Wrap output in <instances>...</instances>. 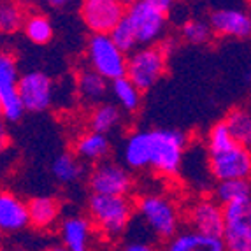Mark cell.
<instances>
[{
    "instance_id": "obj_10",
    "label": "cell",
    "mask_w": 251,
    "mask_h": 251,
    "mask_svg": "<svg viewBox=\"0 0 251 251\" xmlns=\"http://www.w3.org/2000/svg\"><path fill=\"white\" fill-rule=\"evenodd\" d=\"M18 93L28 113H44L54 102V84L46 72L30 71L20 75Z\"/></svg>"
},
{
    "instance_id": "obj_15",
    "label": "cell",
    "mask_w": 251,
    "mask_h": 251,
    "mask_svg": "<svg viewBox=\"0 0 251 251\" xmlns=\"http://www.w3.org/2000/svg\"><path fill=\"white\" fill-rule=\"evenodd\" d=\"M95 225L90 218L71 216L65 218L60 225V239L65 250L69 251H86L93 243Z\"/></svg>"
},
{
    "instance_id": "obj_3",
    "label": "cell",
    "mask_w": 251,
    "mask_h": 251,
    "mask_svg": "<svg viewBox=\"0 0 251 251\" xmlns=\"http://www.w3.org/2000/svg\"><path fill=\"white\" fill-rule=\"evenodd\" d=\"M169 44L162 41L160 44L139 46L126 58V77L137 84L141 92H148L158 83L165 74L169 58Z\"/></svg>"
},
{
    "instance_id": "obj_34",
    "label": "cell",
    "mask_w": 251,
    "mask_h": 251,
    "mask_svg": "<svg viewBox=\"0 0 251 251\" xmlns=\"http://www.w3.org/2000/svg\"><path fill=\"white\" fill-rule=\"evenodd\" d=\"M148 2L158 5V7H162L163 11H167V13L174 7V4H176V0H148Z\"/></svg>"
},
{
    "instance_id": "obj_7",
    "label": "cell",
    "mask_w": 251,
    "mask_h": 251,
    "mask_svg": "<svg viewBox=\"0 0 251 251\" xmlns=\"http://www.w3.org/2000/svg\"><path fill=\"white\" fill-rule=\"evenodd\" d=\"M211 176L216 181L223 179H250L251 177V150L241 143L230 148L209 153L207 158Z\"/></svg>"
},
{
    "instance_id": "obj_22",
    "label": "cell",
    "mask_w": 251,
    "mask_h": 251,
    "mask_svg": "<svg viewBox=\"0 0 251 251\" xmlns=\"http://www.w3.org/2000/svg\"><path fill=\"white\" fill-rule=\"evenodd\" d=\"M111 92L116 104L125 111V113H135L139 111L141 104H143V92L137 88V84L134 81L123 75L118 79L111 81Z\"/></svg>"
},
{
    "instance_id": "obj_16",
    "label": "cell",
    "mask_w": 251,
    "mask_h": 251,
    "mask_svg": "<svg viewBox=\"0 0 251 251\" xmlns=\"http://www.w3.org/2000/svg\"><path fill=\"white\" fill-rule=\"evenodd\" d=\"M109 83L104 75L93 71L92 67H84L75 74V93L79 97L81 104L86 107H95L97 104L105 100L109 92Z\"/></svg>"
},
{
    "instance_id": "obj_25",
    "label": "cell",
    "mask_w": 251,
    "mask_h": 251,
    "mask_svg": "<svg viewBox=\"0 0 251 251\" xmlns=\"http://www.w3.org/2000/svg\"><path fill=\"white\" fill-rule=\"evenodd\" d=\"M26 9L20 0H0V35H11L21 30Z\"/></svg>"
},
{
    "instance_id": "obj_14",
    "label": "cell",
    "mask_w": 251,
    "mask_h": 251,
    "mask_svg": "<svg viewBox=\"0 0 251 251\" xmlns=\"http://www.w3.org/2000/svg\"><path fill=\"white\" fill-rule=\"evenodd\" d=\"M30 226L28 204L11 192H0V232L20 234Z\"/></svg>"
},
{
    "instance_id": "obj_11",
    "label": "cell",
    "mask_w": 251,
    "mask_h": 251,
    "mask_svg": "<svg viewBox=\"0 0 251 251\" xmlns=\"http://www.w3.org/2000/svg\"><path fill=\"white\" fill-rule=\"evenodd\" d=\"M126 5L122 0H81L79 14L92 34H109L125 16Z\"/></svg>"
},
{
    "instance_id": "obj_18",
    "label": "cell",
    "mask_w": 251,
    "mask_h": 251,
    "mask_svg": "<svg viewBox=\"0 0 251 251\" xmlns=\"http://www.w3.org/2000/svg\"><path fill=\"white\" fill-rule=\"evenodd\" d=\"M167 250L171 251H223L225 243L218 235H207L199 230L177 232L167 241Z\"/></svg>"
},
{
    "instance_id": "obj_28",
    "label": "cell",
    "mask_w": 251,
    "mask_h": 251,
    "mask_svg": "<svg viewBox=\"0 0 251 251\" xmlns=\"http://www.w3.org/2000/svg\"><path fill=\"white\" fill-rule=\"evenodd\" d=\"M214 32L211 28L209 21L204 20H188L181 26V37L188 44H195V46H202L207 44L213 39Z\"/></svg>"
},
{
    "instance_id": "obj_4",
    "label": "cell",
    "mask_w": 251,
    "mask_h": 251,
    "mask_svg": "<svg viewBox=\"0 0 251 251\" xmlns=\"http://www.w3.org/2000/svg\"><path fill=\"white\" fill-rule=\"evenodd\" d=\"M135 211L144 226H148L151 234L160 241L167 243L169 239L179 232V211L176 204L165 195H144L135 204Z\"/></svg>"
},
{
    "instance_id": "obj_9",
    "label": "cell",
    "mask_w": 251,
    "mask_h": 251,
    "mask_svg": "<svg viewBox=\"0 0 251 251\" xmlns=\"http://www.w3.org/2000/svg\"><path fill=\"white\" fill-rule=\"evenodd\" d=\"M88 186L92 193L130 195L134 190V179L123 165L105 158L95 163V167L92 169L88 176Z\"/></svg>"
},
{
    "instance_id": "obj_32",
    "label": "cell",
    "mask_w": 251,
    "mask_h": 251,
    "mask_svg": "<svg viewBox=\"0 0 251 251\" xmlns=\"http://www.w3.org/2000/svg\"><path fill=\"white\" fill-rule=\"evenodd\" d=\"M123 248H125L126 251H150V250H153L151 244L141 243V241H125Z\"/></svg>"
},
{
    "instance_id": "obj_31",
    "label": "cell",
    "mask_w": 251,
    "mask_h": 251,
    "mask_svg": "<svg viewBox=\"0 0 251 251\" xmlns=\"http://www.w3.org/2000/svg\"><path fill=\"white\" fill-rule=\"evenodd\" d=\"M51 9H58V11H65L74 5H79L81 0H44Z\"/></svg>"
},
{
    "instance_id": "obj_26",
    "label": "cell",
    "mask_w": 251,
    "mask_h": 251,
    "mask_svg": "<svg viewBox=\"0 0 251 251\" xmlns=\"http://www.w3.org/2000/svg\"><path fill=\"white\" fill-rule=\"evenodd\" d=\"M214 199L220 204L237 201H251V181L250 179H223L218 181L214 188Z\"/></svg>"
},
{
    "instance_id": "obj_24",
    "label": "cell",
    "mask_w": 251,
    "mask_h": 251,
    "mask_svg": "<svg viewBox=\"0 0 251 251\" xmlns=\"http://www.w3.org/2000/svg\"><path fill=\"white\" fill-rule=\"evenodd\" d=\"M23 34L25 37L28 39L30 42H34L37 46H46L50 44L51 39L54 35V28H53V23L51 20L46 16V14L39 13H26V18L23 21Z\"/></svg>"
},
{
    "instance_id": "obj_12",
    "label": "cell",
    "mask_w": 251,
    "mask_h": 251,
    "mask_svg": "<svg viewBox=\"0 0 251 251\" xmlns=\"http://www.w3.org/2000/svg\"><path fill=\"white\" fill-rule=\"evenodd\" d=\"M188 223L193 230L222 237L223 228H225L223 205L216 199H201L190 207Z\"/></svg>"
},
{
    "instance_id": "obj_6",
    "label": "cell",
    "mask_w": 251,
    "mask_h": 251,
    "mask_svg": "<svg viewBox=\"0 0 251 251\" xmlns=\"http://www.w3.org/2000/svg\"><path fill=\"white\" fill-rule=\"evenodd\" d=\"M125 18L134 28L139 46L158 44L160 39L165 35L167 11L148 0H135L134 4L126 5Z\"/></svg>"
},
{
    "instance_id": "obj_2",
    "label": "cell",
    "mask_w": 251,
    "mask_h": 251,
    "mask_svg": "<svg viewBox=\"0 0 251 251\" xmlns=\"http://www.w3.org/2000/svg\"><path fill=\"white\" fill-rule=\"evenodd\" d=\"M135 213L130 195L92 193L88 199V214L97 232L107 241H116L128 230Z\"/></svg>"
},
{
    "instance_id": "obj_29",
    "label": "cell",
    "mask_w": 251,
    "mask_h": 251,
    "mask_svg": "<svg viewBox=\"0 0 251 251\" xmlns=\"http://www.w3.org/2000/svg\"><path fill=\"white\" fill-rule=\"evenodd\" d=\"M109 35H111V39L116 42V46L122 51H125L126 54L132 53V51L139 48V42H137V37H135L134 28H132V25H130L128 20H126L125 16L118 21L116 26L109 32Z\"/></svg>"
},
{
    "instance_id": "obj_13",
    "label": "cell",
    "mask_w": 251,
    "mask_h": 251,
    "mask_svg": "<svg viewBox=\"0 0 251 251\" xmlns=\"http://www.w3.org/2000/svg\"><path fill=\"white\" fill-rule=\"evenodd\" d=\"M209 25L220 37H251V14L241 9H218L209 14Z\"/></svg>"
},
{
    "instance_id": "obj_33",
    "label": "cell",
    "mask_w": 251,
    "mask_h": 251,
    "mask_svg": "<svg viewBox=\"0 0 251 251\" xmlns=\"http://www.w3.org/2000/svg\"><path fill=\"white\" fill-rule=\"evenodd\" d=\"M7 146H9V132H7L5 123L2 122V118H0V155L7 150Z\"/></svg>"
},
{
    "instance_id": "obj_35",
    "label": "cell",
    "mask_w": 251,
    "mask_h": 251,
    "mask_svg": "<svg viewBox=\"0 0 251 251\" xmlns=\"http://www.w3.org/2000/svg\"><path fill=\"white\" fill-rule=\"evenodd\" d=\"M20 2H21L23 5H28V4H34L35 0H20Z\"/></svg>"
},
{
    "instance_id": "obj_23",
    "label": "cell",
    "mask_w": 251,
    "mask_h": 251,
    "mask_svg": "<svg viewBox=\"0 0 251 251\" xmlns=\"http://www.w3.org/2000/svg\"><path fill=\"white\" fill-rule=\"evenodd\" d=\"M222 239L225 243V250L251 251V222L248 218L225 222Z\"/></svg>"
},
{
    "instance_id": "obj_37",
    "label": "cell",
    "mask_w": 251,
    "mask_h": 251,
    "mask_svg": "<svg viewBox=\"0 0 251 251\" xmlns=\"http://www.w3.org/2000/svg\"><path fill=\"white\" fill-rule=\"evenodd\" d=\"M0 118H2V99H0Z\"/></svg>"
},
{
    "instance_id": "obj_38",
    "label": "cell",
    "mask_w": 251,
    "mask_h": 251,
    "mask_svg": "<svg viewBox=\"0 0 251 251\" xmlns=\"http://www.w3.org/2000/svg\"><path fill=\"white\" fill-rule=\"evenodd\" d=\"M248 220L251 222V202H250V216H248Z\"/></svg>"
},
{
    "instance_id": "obj_39",
    "label": "cell",
    "mask_w": 251,
    "mask_h": 251,
    "mask_svg": "<svg viewBox=\"0 0 251 251\" xmlns=\"http://www.w3.org/2000/svg\"><path fill=\"white\" fill-rule=\"evenodd\" d=\"M250 2H251V0H250Z\"/></svg>"
},
{
    "instance_id": "obj_5",
    "label": "cell",
    "mask_w": 251,
    "mask_h": 251,
    "mask_svg": "<svg viewBox=\"0 0 251 251\" xmlns=\"http://www.w3.org/2000/svg\"><path fill=\"white\" fill-rule=\"evenodd\" d=\"M126 58L128 54L116 46L109 34H92L86 46L88 67L102 74L105 79L114 81L126 75Z\"/></svg>"
},
{
    "instance_id": "obj_27",
    "label": "cell",
    "mask_w": 251,
    "mask_h": 251,
    "mask_svg": "<svg viewBox=\"0 0 251 251\" xmlns=\"http://www.w3.org/2000/svg\"><path fill=\"white\" fill-rule=\"evenodd\" d=\"M235 141L251 150V109H235L226 116Z\"/></svg>"
},
{
    "instance_id": "obj_30",
    "label": "cell",
    "mask_w": 251,
    "mask_h": 251,
    "mask_svg": "<svg viewBox=\"0 0 251 251\" xmlns=\"http://www.w3.org/2000/svg\"><path fill=\"white\" fill-rule=\"evenodd\" d=\"M234 143H237L232 134L230 126L226 123V120L223 122H218L213 128L209 130V135H207V150L209 153H214V151H222L225 148H230Z\"/></svg>"
},
{
    "instance_id": "obj_36",
    "label": "cell",
    "mask_w": 251,
    "mask_h": 251,
    "mask_svg": "<svg viewBox=\"0 0 251 251\" xmlns=\"http://www.w3.org/2000/svg\"><path fill=\"white\" fill-rule=\"evenodd\" d=\"M122 2H123V4H125V5H130V4H134L135 0H122Z\"/></svg>"
},
{
    "instance_id": "obj_21",
    "label": "cell",
    "mask_w": 251,
    "mask_h": 251,
    "mask_svg": "<svg viewBox=\"0 0 251 251\" xmlns=\"http://www.w3.org/2000/svg\"><path fill=\"white\" fill-rule=\"evenodd\" d=\"M51 174L54 176V179L62 184H74L77 181H81L86 174V165L84 162L72 153H62L58 158H54V162L51 163Z\"/></svg>"
},
{
    "instance_id": "obj_20",
    "label": "cell",
    "mask_w": 251,
    "mask_h": 251,
    "mask_svg": "<svg viewBox=\"0 0 251 251\" xmlns=\"http://www.w3.org/2000/svg\"><path fill=\"white\" fill-rule=\"evenodd\" d=\"M123 122V109L113 102H100L95 107H92V113L88 118L90 130L102 132V134H111Z\"/></svg>"
},
{
    "instance_id": "obj_1",
    "label": "cell",
    "mask_w": 251,
    "mask_h": 251,
    "mask_svg": "<svg viewBox=\"0 0 251 251\" xmlns=\"http://www.w3.org/2000/svg\"><path fill=\"white\" fill-rule=\"evenodd\" d=\"M188 137L181 130H134L123 143V160L130 169H153L162 176H177L183 165Z\"/></svg>"
},
{
    "instance_id": "obj_17",
    "label": "cell",
    "mask_w": 251,
    "mask_h": 251,
    "mask_svg": "<svg viewBox=\"0 0 251 251\" xmlns=\"http://www.w3.org/2000/svg\"><path fill=\"white\" fill-rule=\"evenodd\" d=\"M74 153L83 160L84 163H99L105 160L111 153V141L107 134L102 132H84L74 141Z\"/></svg>"
},
{
    "instance_id": "obj_8",
    "label": "cell",
    "mask_w": 251,
    "mask_h": 251,
    "mask_svg": "<svg viewBox=\"0 0 251 251\" xmlns=\"http://www.w3.org/2000/svg\"><path fill=\"white\" fill-rule=\"evenodd\" d=\"M18 63L13 53L0 50V99H2V118L5 122H18L25 114V105L18 93Z\"/></svg>"
},
{
    "instance_id": "obj_19",
    "label": "cell",
    "mask_w": 251,
    "mask_h": 251,
    "mask_svg": "<svg viewBox=\"0 0 251 251\" xmlns=\"http://www.w3.org/2000/svg\"><path fill=\"white\" fill-rule=\"evenodd\" d=\"M30 225L39 230H50L60 218V202L54 197H35L28 202Z\"/></svg>"
}]
</instances>
